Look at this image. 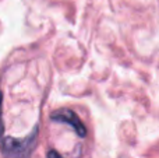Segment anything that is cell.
I'll return each instance as SVG.
<instances>
[{
    "label": "cell",
    "instance_id": "cell-1",
    "mask_svg": "<svg viewBox=\"0 0 159 158\" xmlns=\"http://www.w3.org/2000/svg\"><path fill=\"white\" fill-rule=\"evenodd\" d=\"M36 140H38V128L34 129L30 136L22 139L4 136L0 140V150L4 158H30L36 147Z\"/></svg>",
    "mask_w": 159,
    "mask_h": 158
},
{
    "label": "cell",
    "instance_id": "cell-2",
    "mask_svg": "<svg viewBox=\"0 0 159 158\" xmlns=\"http://www.w3.org/2000/svg\"><path fill=\"white\" fill-rule=\"evenodd\" d=\"M50 119L57 122V123H64V125L70 126V128L77 133V136H80V137L87 136V128H85L84 123L81 122L78 115L75 114V112H73L71 109L63 108V109H59V111H55L52 115H50Z\"/></svg>",
    "mask_w": 159,
    "mask_h": 158
},
{
    "label": "cell",
    "instance_id": "cell-3",
    "mask_svg": "<svg viewBox=\"0 0 159 158\" xmlns=\"http://www.w3.org/2000/svg\"><path fill=\"white\" fill-rule=\"evenodd\" d=\"M2 105H3V92L0 91V140L4 137V125L2 119Z\"/></svg>",
    "mask_w": 159,
    "mask_h": 158
},
{
    "label": "cell",
    "instance_id": "cell-4",
    "mask_svg": "<svg viewBox=\"0 0 159 158\" xmlns=\"http://www.w3.org/2000/svg\"><path fill=\"white\" fill-rule=\"evenodd\" d=\"M48 158H63L60 156V154L57 153V151H55V150H50L49 153H48Z\"/></svg>",
    "mask_w": 159,
    "mask_h": 158
}]
</instances>
